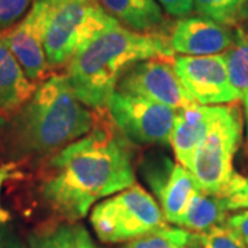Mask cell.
<instances>
[{
	"mask_svg": "<svg viewBox=\"0 0 248 248\" xmlns=\"http://www.w3.org/2000/svg\"><path fill=\"white\" fill-rule=\"evenodd\" d=\"M94 124L95 116L75 95L68 78L50 76L11 117L10 155L18 160L50 159L89 134Z\"/></svg>",
	"mask_w": 248,
	"mask_h": 248,
	"instance_id": "7a4b0ae2",
	"label": "cell"
},
{
	"mask_svg": "<svg viewBox=\"0 0 248 248\" xmlns=\"http://www.w3.org/2000/svg\"><path fill=\"white\" fill-rule=\"evenodd\" d=\"M189 248H202V246H200V241H199V236H197V239L189 246Z\"/></svg>",
	"mask_w": 248,
	"mask_h": 248,
	"instance_id": "f1b7e54d",
	"label": "cell"
},
{
	"mask_svg": "<svg viewBox=\"0 0 248 248\" xmlns=\"http://www.w3.org/2000/svg\"><path fill=\"white\" fill-rule=\"evenodd\" d=\"M244 102V113H246V123H247V140H248V94L246 97L241 98Z\"/></svg>",
	"mask_w": 248,
	"mask_h": 248,
	"instance_id": "83f0119b",
	"label": "cell"
},
{
	"mask_svg": "<svg viewBox=\"0 0 248 248\" xmlns=\"http://www.w3.org/2000/svg\"><path fill=\"white\" fill-rule=\"evenodd\" d=\"M160 7L174 18L189 17L193 11V0H156Z\"/></svg>",
	"mask_w": 248,
	"mask_h": 248,
	"instance_id": "603a6c76",
	"label": "cell"
},
{
	"mask_svg": "<svg viewBox=\"0 0 248 248\" xmlns=\"http://www.w3.org/2000/svg\"><path fill=\"white\" fill-rule=\"evenodd\" d=\"M145 178L167 223L177 225L202 187L195 175L179 163L160 157L146 163Z\"/></svg>",
	"mask_w": 248,
	"mask_h": 248,
	"instance_id": "30bf717a",
	"label": "cell"
},
{
	"mask_svg": "<svg viewBox=\"0 0 248 248\" xmlns=\"http://www.w3.org/2000/svg\"><path fill=\"white\" fill-rule=\"evenodd\" d=\"M80 225L65 219L43 223L29 234L27 248H79Z\"/></svg>",
	"mask_w": 248,
	"mask_h": 248,
	"instance_id": "e0dca14e",
	"label": "cell"
},
{
	"mask_svg": "<svg viewBox=\"0 0 248 248\" xmlns=\"http://www.w3.org/2000/svg\"><path fill=\"white\" fill-rule=\"evenodd\" d=\"M135 184L134 152L115 127L93 130L46 161L40 196L61 219L76 222L95 204Z\"/></svg>",
	"mask_w": 248,
	"mask_h": 248,
	"instance_id": "6da1fadb",
	"label": "cell"
},
{
	"mask_svg": "<svg viewBox=\"0 0 248 248\" xmlns=\"http://www.w3.org/2000/svg\"><path fill=\"white\" fill-rule=\"evenodd\" d=\"M247 208L248 178L237 172L231 182L217 193L200 190L175 226L199 234L226 223L232 213Z\"/></svg>",
	"mask_w": 248,
	"mask_h": 248,
	"instance_id": "8fae6325",
	"label": "cell"
},
{
	"mask_svg": "<svg viewBox=\"0 0 248 248\" xmlns=\"http://www.w3.org/2000/svg\"><path fill=\"white\" fill-rule=\"evenodd\" d=\"M37 84L28 79L9 46L0 36V112L14 113L35 93Z\"/></svg>",
	"mask_w": 248,
	"mask_h": 248,
	"instance_id": "2e32d148",
	"label": "cell"
},
{
	"mask_svg": "<svg viewBox=\"0 0 248 248\" xmlns=\"http://www.w3.org/2000/svg\"><path fill=\"white\" fill-rule=\"evenodd\" d=\"M240 27H243L246 31H248V7H247V14H246V19L243 21V24H241Z\"/></svg>",
	"mask_w": 248,
	"mask_h": 248,
	"instance_id": "f546056e",
	"label": "cell"
},
{
	"mask_svg": "<svg viewBox=\"0 0 248 248\" xmlns=\"http://www.w3.org/2000/svg\"><path fill=\"white\" fill-rule=\"evenodd\" d=\"M35 0H0V32H6L25 17Z\"/></svg>",
	"mask_w": 248,
	"mask_h": 248,
	"instance_id": "7402d4cb",
	"label": "cell"
},
{
	"mask_svg": "<svg viewBox=\"0 0 248 248\" xmlns=\"http://www.w3.org/2000/svg\"><path fill=\"white\" fill-rule=\"evenodd\" d=\"M196 239V233L182 229L179 226L166 225L159 231L128 241L124 248H189Z\"/></svg>",
	"mask_w": 248,
	"mask_h": 248,
	"instance_id": "ffe728a7",
	"label": "cell"
},
{
	"mask_svg": "<svg viewBox=\"0 0 248 248\" xmlns=\"http://www.w3.org/2000/svg\"><path fill=\"white\" fill-rule=\"evenodd\" d=\"M116 21L135 32L164 33L166 17L156 0H95Z\"/></svg>",
	"mask_w": 248,
	"mask_h": 248,
	"instance_id": "9a60e30c",
	"label": "cell"
},
{
	"mask_svg": "<svg viewBox=\"0 0 248 248\" xmlns=\"http://www.w3.org/2000/svg\"><path fill=\"white\" fill-rule=\"evenodd\" d=\"M241 135L243 122L239 109L221 105L189 167L202 190L217 193L237 174L233 167V159L239 149Z\"/></svg>",
	"mask_w": 248,
	"mask_h": 248,
	"instance_id": "8992f818",
	"label": "cell"
},
{
	"mask_svg": "<svg viewBox=\"0 0 248 248\" xmlns=\"http://www.w3.org/2000/svg\"><path fill=\"white\" fill-rule=\"evenodd\" d=\"M90 223L104 243H128L169 225L157 200L137 182L97 203Z\"/></svg>",
	"mask_w": 248,
	"mask_h": 248,
	"instance_id": "5b68a950",
	"label": "cell"
},
{
	"mask_svg": "<svg viewBox=\"0 0 248 248\" xmlns=\"http://www.w3.org/2000/svg\"><path fill=\"white\" fill-rule=\"evenodd\" d=\"M0 248H27V244L11 226L0 222Z\"/></svg>",
	"mask_w": 248,
	"mask_h": 248,
	"instance_id": "d4e9b609",
	"label": "cell"
},
{
	"mask_svg": "<svg viewBox=\"0 0 248 248\" xmlns=\"http://www.w3.org/2000/svg\"><path fill=\"white\" fill-rule=\"evenodd\" d=\"M169 42L178 55H218L234 43V31L202 16L179 18L169 31Z\"/></svg>",
	"mask_w": 248,
	"mask_h": 248,
	"instance_id": "4fadbf2b",
	"label": "cell"
},
{
	"mask_svg": "<svg viewBox=\"0 0 248 248\" xmlns=\"http://www.w3.org/2000/svg\"><path fill=\"white\" fill-rule=\"evenodd\" d=\"M221 105L207 107L195 104L178 110L174 127L170 135V146L179 164L189 170L197 148L203 142Z\"/></svg>",
	"mask_w": 248,
	"mask_h": 248,
	"instance_id": "5bb4252c",
	"label": "cell"
},
{
	"mask_svg": "<svg viewBox=\"0 0 248 248\" xmlns=\"http://www.w3.org/2000/svg\"><path fill=\"white\" fill-rule=\"evenodd\" d=\"M17 175L16 170L11 164H6V166H1L0 167V196H1V187H3V184L6 181H9L11 178H14ZM10 219V214L3 208L1 205V200H0V222L1 223H7Z\"/></svg>",
	"mask_w": 248,
	"mask_h": 248,
	"instance_id": "484cf974",
	"label": "cell"
},
{
	"mask_svg": "<svg viewBox=\"0 0 248 248\" xmlns=\"http://www.w3.org/2000/svg\"><path fill=\"white\" fill-rule=\"evenodd\" d=\"M226 225L239 234L240 239L244 241L248 248V208L232 214L226 221Z\"/></svg>",
	"mask_w": 248,
	"mask_h": 248,
	"instance_id": "cb8c5ba5",
	"label": "cell"
},
{
	"mask_svg": "<svg viewBox=\"0 0 248 248\" xmlns=\"http://www.w3.org/2000/svg\"><path fill=\"white\" fill-rule=\"evenodd\" d=\"M247 7L248 0H193L197 16L234 29L246 19Z\"/></svg>",
	"mask_w": 248,
	"mask_h": 248,
	"instance_id": "ac0fdd59",
	"label": "cell"
},
{
	"mask_svg": "<svg viewBox=\"0 0 248 248\" xmlns=\"http://www.w3.org/2000/svg\"><path fill=\"white\" fill-rule=\"evenodd\" d=\"M45 50L50 69L68 66L98 35L119 25L95 0H45Z\"/></svg>",
	"mask_w": 248,
	"mask_h": 248,
	"instance_id": "277c9868",
	"label": "cell"
},
{
	"mask_svg": "<svg viewBox=\"0 0 248 248\" xmlns=\"http://www.w3.org/2000/svg\"><path fill=\"white\" fill-rule=\"evenodd\" d=\"M108 110L116 128L133 143L170 145L178 110L145 98L115 91Z\"/></svg>",
	"mask_w": 248,
	"mask_h": 248,
	"instance_id": "52a82bcc",
	"label": "cell"
},
{
	"mask_svg": "<svg viewBox=\"0 0 248 248\" xmlns=\"http://www.w3.org/2000/svg\"><path fill=\"white\" fill-rule=\"evenodd\" d=\"M45 0H35L25 17L0 35L27 73L28 79L36 84L43 81L50 69L45 50Z\"/></svg>",
	"mask_w": 248,
	"mask_h": 248,
	"instance_id": "7c38bea8",
	"label": "cell"
},
{
	"mask_svg": "<svg viewBox=\"0 0 248 248\" xmlns=\"http://www.w3.org/2000/svg\"><path fill=\"white\" fill-rule=\"evenodd\" d=\"M79 248H99L94 243V240L91 239L90 233L87 232V229L80 225V232H79Z\"/></svg>",
	"mask_w": 248,
	"mask_h": 248,
	"instance_id": "4316f807",
	"label": "cell"
},
{
	"mask_svg": "<svg viewBox=\"0 0 248 248\" xmlns=\"http://www.w3.org/2000/svg\"><path fill=\"white\" fill-rule=\"evenodd\" d=\"M226 66L233 87L240 97L248 94V31L243 27L234 29V43L225 53Z\"/></svg>",
	"mask_w": 248,
	"mask_h": 248,
	"instance_id": "d6986e66",
	"label": "cell"
},
{
	"mask_svg": "<svg viewBox=\"0 0 248 248\" xmlns=\"http://www.w3.org/2000/svg\"><path fill=\"white\" fill-rule=\"evenodd\" d=\"M174 58L167 33H142L116 25L98 35L66 66L75 95L91 109H105L117 83L134 63Z\"/></svg>",
	"mask_w": 248,
	"mask_h": 248,
	"instance_id": "3957f363",
	"label": "cell"
},
{
	"mask_svg": "<svg viewBox=\"0 0 248 248\" xmlns=\"http://www.w3.org/2000/svg\"><path fill=\"white\" fill-rule=\"evenodd\" d=\"M197 236L202 248H247L239 234L226 223L199 233Z\"/></svg>",
	"mask_w": 248,
	"mask_h": 248,
	"instance_id": "44dd1931",
	"label": "cell"
},
{
	"mask_svg": "<svg viewBox=\"0 0 248 248\" xmlns=\"http://www.w3.org/2000/svg\"><path fill=\"white\" fill-rule=\"evenodd\" d=\"M116 91L145 98L175 110L197 104L184 89L172 58H152L134 63L119 80Z\"/></svg>",
	"mask_w": 248,
	"mask_h": 248,
	"instance_id": "ba28073f",
	"label": "cell"
},
{
	"mask_svg": "<svg viewBox=\"0 0 248 248\" xmlns=\"http://www.w3.org/2000/svg\"><path fill=\"white\" fill-rule=\"evenodd\" d=\"M172 65L187 94L200 105H231L241 99L233 87L225 54L218 55H174Z\"/></svg>",
	"mask_w": 248,
	"mask_h": 248,
	"instance_id": "9c48e42d",
	"label": "cell"
}]
</instances>
